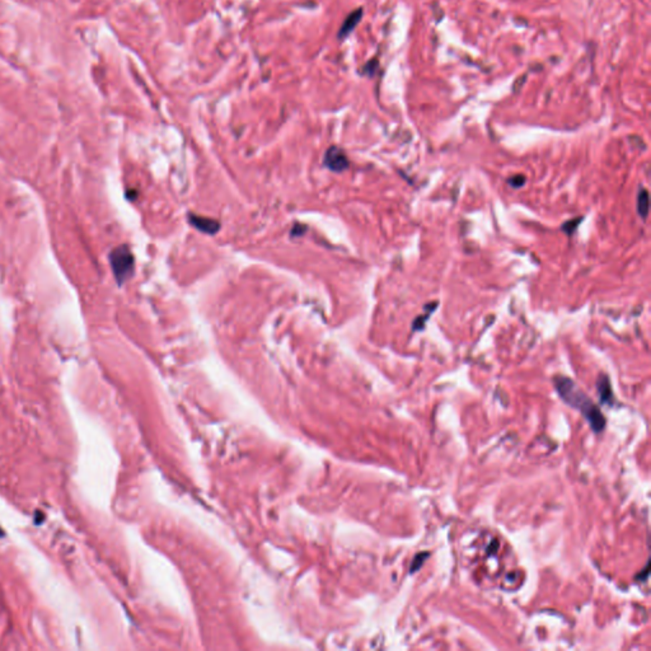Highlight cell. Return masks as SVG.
I'll return each instance as SVG.
<instances>
[{"label":"cell","instance_id":"ba28073f","mask_svg":"<svg viewBox=\"0 0 651 651\" xmlns=\"http://www.w3.org/2000/svg\"><path fill=\"white\" fill-rule=\"evenodd\" d=\"M581 220H583V218H576L574 219V220L566 221V223L562 225V231H565L567 236H571V234L578 229V225L581 223Z\"/></svg>","mask_w":651,"mask_h":651},{"label":"cell","instance_id":"3957f363","mask_svg":"<svg viewBox=\"0 0 651 651\" xmlns=\"http://www.w3.org/2000/svg\"><path fill=\"white\" fill-rule=\"evenodd\" d=\"M323 164L331 172L341 173V172L346 171L349 168L350 162L347 159V155L345 154V151L341 148H338V146L333 145L329 146L326 150L325 158H323Z\"/></svg>","mask_w":651,"mask_h":651},{"label":"cell","instance_id":"6da1fadb","mask_svg":"<svg viewBox=\"0 0 651 651\" xmlns=\"http://www.w3.org/2000/svg\"><path fill=\"white\" fill-rule=\"evenodd\" d=\"M555 385L561 398L566 403L572 406L574 408H578L579 411H581L583 416L588 420L591 429L595 433H601L603 430L604 426H606V419H604L603 413L589 400L588 396L583 390L579 389L578 385L572 380L565 377H557L555 379Z\"/></svg>","mask_w":651,"mask_h":651},{"label":"cell","instance_id":"30bf717a","mask_svg":"<svg viewBox=\"0 0 651 651\" xmlns=\"http://www.w3.org/2000/svg\"><path fill=\"white\" fill-rule=\"evenodd\" d=\"M508 184L510 185L511 187H514V189H520V187L524 186V184H526V177H524L523 174H515V176L510 177V178L508 179Z\"/></svg>","mask_w":651,"mask_h":651},{"label":"cell","instance_id":"5b68a950","mask_svg":"<svg viewBox=\"0 0 651 651\" xmlns=\"http://www.w3.org/2000/svg\"><path fill=\"white\" fill-rule=\"evenodd\" d=\"M362 14H364L362 8H357L356 10L350 13V14L345 18L341 27H340L338 33H337V38H338V40H345V38H346L347 36H349L350 33L355 30V28H356V25L359 24L360 20H361L362 18Z\"/></svg>","mask_w":651,"mask_h":651},{"label":"cell","instance_id":"7a4b0ae2","mask_svg":"<svg viewBox=\"0 0 651 651\" xmlns=\"http://www.w3.org/2000/svg\"><path fill=\"white\" fill-rule=\"evenodd\" d=\"M110 261L113 275L118 284H123L133 276L135 259H134L133 252L127 246H120L113 249L110 254Z\"/></svg>","mask_w":651,"mask_h":651},{"label":"cell","instance_id":"8992f818","mask_svg":"<svg viewBox=\"0 0 651 651\" xmlns=\"http://www.w3.org/2000/svg\"><path fill=\"white\" fill-rule=\"evenodd\" d=\"M596 389H598L602 403L611 405L613 395H612L611 383H609V379L607 375H599L598 382H596Z\"/></svg>","mask_w":651,"mask_h":651},{"label":"cell","instance_id":"277c9868","mask_svg":"<svg viewBox=\"0 0 651 651\" xmlns=\"http://www.w3.org/2000/svg\"><path fill=\"white\" fill-rule=\"evenodd\" d=\"M189 221L195 229H197L199 231L205 234H213L218 233L220 230V223L215 219L212 218H204V217H200V215H195L192 213L189 214Z\"/></svg>","mask_w":651,"mask_h":651},{"label":"cell","instance_id":"52a82bcc","mask_svg":"<svg viewBox=\"0 0 651 651\" xmlns=\"http://www.w3.org/2000/svg\"><path fill=\"white\" fill-rule=\"evenodd\" d=\"M637 213L644 220L649 215V194L645 189H640L637 195Z\"/></svg>","mask_w":651,"mask_h":651},{"label":"cell","instance_id":"9c48e42d","mask_svg":"<svg viewBox=\"0 0 651 651\" xmlns=\"http://www.w3.org/2000/svg\"><path fill=\"white\" fill-rule=\"evenodd\" d=\"M428 556H429L428 552L419 553V555L415 557V560H413L412 566H411V572H415L416 570H419V568H420L421 566H423V563L425 562V560L428 558Z\"/></svg>","mask_w":651,"mask_h":651}]
</instances>
